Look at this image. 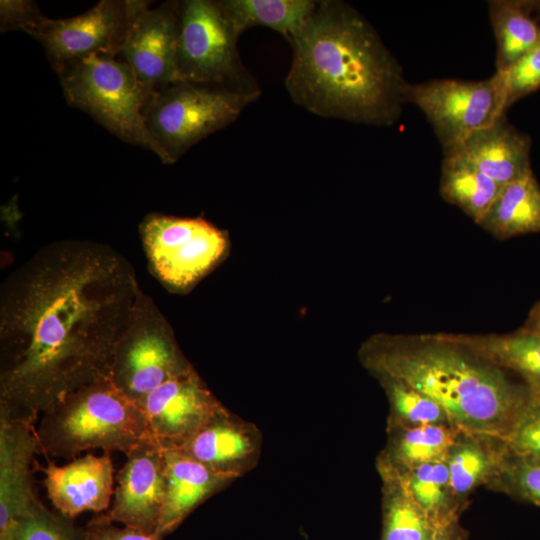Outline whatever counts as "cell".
I'll return each instance as SVG.
<instances>
[{
  "instance_id": "484cf974",
  "label": "cell",
  "mask_w": 540,
  "mask_h": 540,
  "mask_svg": "<svg viewBox=\"0 0 540 540\" xmlns=\"http://www.w3.org/2000/svg\"><path fill=\"white\" fill-rule=\"evenodd\" d=\"M234 32L262 26L287 39L313 13L315 0H219Z\"/></svg>"
},
{
  "instance_id": "6da1fadb",
  "label": "cell",
  "mask_w": 540,
  "mask_h": 540,
  "mask_svg": "<svg viewBox=\"0 0 540 540\" xmlns=\"http://www.w3.org/2000/svg\"><path fill=\"white\" fill-rule=\"evenodd\" d=\"M143 290L108 244L64 239L38 249L0 288V419L36 426L68 393L110 378Z\"/></svg>"
},
{
  "instance_id": "30bf717a",
  "label": "cell",
  "mask_w": 540,
  "mask_h": 540,
  "mask_svg": "<svg viewBox=\"0 0 540 540\" xmlns=\"http://www.w3.org/2000/svg\"><path fill=\"white\" fill-rule=\"evenodd\" d=\"M407 103L416 105L432 126L443 150L506 113L503 75L480 81L433 79L409 85Z\"/></svg>"
},
{
  "instance_id": "9c48e42d",
  "label": "cell",
  "mask_w": 540,
  "mask_h": 540,
  "mask_svg": "<svg viewBox=\"0 0 540 540\" xmlns=\"http://www.w3.org/2000/svg\"><path fill=\"white\" fill-rule=\"evenodd\" d=\"M149 267L173 291L187 290L222 258L225 233L203 218L146 215L139 226Z\"/></svg>"
},
{
  "instance_id": "5bb4252c",
  "label": "cell",
  "mask_w": 540,
  "mask_h": 540,
  "mask_svg": "<svg viewBox=\"0 0 540 540\" xmlns=\"http://www.w3.org/2000/svg\"><path fill=\"white\" fill-rule=\"evenodd\" d=\"M116 481L106 516L115 523L156 535L165 496V457L152 435L126 455Z\"/></svg>"
},
{
  "instance_id": "603a6c76",
  "label": "cell",
  "mask_w": 540,
  "mask_h": 540,
  "mask_svg": "<svg viewBox=\"0 0 540 540\" xmlns=\"http://www.w3.org/2000/svg\"><path fill=\"white\" fill-rule=\"evenodd\" d=\"M459 429L449 425L389 428L388 445L379 461V471L399 474L414 467L445 461Z\"/></svg>"
},
{
  "instance_id": "d4e9b609",
  "label": "cell",
  "mask_w": 540,
  "mask_h": 540,
  "mask_svg": "<svg viewBox=\"0 0 540 540\" xmlns=\"http://www.w3.org/2000/svg\"><path fill=\"white\" fill-rule=\"evenodd\" d=\"M443 153L440 195L478 224L502 187L482 173L457 147L444 149Z\"/></svg>"
},
{
  "instance_id": "ffe728a7",
  "label": "cell",
  "mask_w": 540,
  "mask_h": 540,
  "mask_svg": "<svg viewBox=\"0 0 540 540\" xmlns=\"http://www.w3.org/2000/svg\"><path fill=\"white\" fill-rule=\"evenodd\" d=\"M445 335L490 363L517 373L532 393L540 394L539 333L523 327L508 334Z\"/></svg>"
},
{
  "instance_id": "ba28073f",
  "label": "cell",
  "mask_w": 540,
  "mask_h": 540,
  "mask_svg": "<svg viewBox=\"0 0 540 540\" xmlns=\"http://www.w3.org/2000/svg\"><path fill=\"white\" fill-rule=\"evenodd\" d=\"M192 367L166 318L143 292L116 346L112 383L139 405L153 390Z\"/></svg>"
},
{
  "instance_id": "836d02e7",
  "label": "cell",
  "mask_w": 540,
  "mask_h": 540,
  "mask_svg": "<svg viewBox=\"0 0 540 540\" xmlns=\"http://www.w3.org/2000/svg\"><path fill=\"white\" fill-rule=\"evenodd\" d=\"M42 16L35 2L26 0H1L0 2L2 32L20 30L28 33Z\"/></svg>"
},
{
  "instance_id": "277c9868",
  "label": "cell",
  "mask_w": 540,
  "mask_h": 540,
  "mask_svg": "<svg viewBox=\"0 0 540 540\" xmlns=\"http://www.w3.org/2000/svg\"><path fill=\"white\" fill-rule=\"evenodd\" d=\"M41 453L74 459L84 451L127 455L152 435L140 406L103 378L68 393L41 414L35 429Z\"/></svg>"
},
{
  "instance_id": "7402d4cb",
  "label": "cell",
  "mask_w": 540,
  "mask_h": 540,
  "mask_svg": "<svg viewBox=\"0 0 540 540\" xmlns=\"http://www.w3.org/2000/svg\"><path fill=\"white\" fill-rule=\"evenodd\" d=\"M477 225L499 240L540 233V185L533 171L504 185Z\"/></svg>"
},
{
  "instance_id": "5b68a950",
  "label": "cell",
  "mask_w": 540,
  "mask_h": 540,
  "mask_svg": "<svg viewBox=\"0 0 540 540\" xmlns=\"http://www.w3.org/2000/svg\"><path fill=\"white\" fill-rule=\"evenodd\" d=\"M221 86L176 81L156 92L144 109L146 128L164 164L229 126L261 96Z\"/></svg>"
},
{
  "instance_id": "1f68e13d",
  "label": "cell",
  "mask_w": 540,
  "mask_h": 540,
  "mask_svg": "<svg viewBox=\"0 0 540 540\" xmlns=\"http://www.w3.org/2000/svg\"><path fill=\"white\" fill-rule=\"evenodd\" d=\"M503 75L506 108L540 89V44L515 62Z\"/></svg>"
},
{
  "instance_id": "d6a6232c",
  "label": "cell",
  "mask_w": 540,
  "mask_h": 540,
  "mask_svg": "<svg viewBox=\"0 0 540 540\" xmlns=\"http://www.w3.org/2000/svg\"><path fill=\"white\" fill-rule=\"evenodd\" d=\"M504 441L512 451L540 457V394L531 392L525 410Z\"/></svg>"
},
{
  "instance_id": "e0dca14e",
  "label": "cell",
  "mask_w": 540,
  "mask_h": 540,
  "mask_svg": "<svg viewBox=\"0 0 540 540\" xmlns=\"http://www.w3.org/2000/svg\"><path fill=\"white\" fill-rule=\"evenodd\" d=\"M178 450L235 479L252 466L258 455L259 437L252 426L224 407Z\"/></svg>"
},
{
  "instance_id": "2e32d148",
  "label": "cell",
  "mask_w": 540,
  "mask_h": 540,
  "mask_svg": "<svg viewBox=\"0 0 540 540\" xmlns=\"http://www.w3.org/2000/svg\"><path fill=\"white\" fill-rule=\"evenodd\" d=\"M47 460L40 469L48 498L58 513L73 519L83 512L99 513L109 508L114 480L110 453H89L62 466Z\"/></svg>"
},
{
  "instance_id": "3957f363",
  "label": "cell",
  "mask_w": 540,
  "mask_h": 540,
  "mask_svg": "<svg viewBox=\"0 0 540 540\" xmlns=\"http://www.w3.org/2000/svg\"><path fill=\"white\" fill-rule=\"evenodd\" d=\"M360 358L375 377L400 381L433 399L464 432L505 439L531 397L524 383L445 333L375 335Z\"/></svg>"
},
{
  "instance_id": "7a4b0ae2",
  "label": "cell",
  "mask_w": 540,
  "mask_h": 540,
  "mask_svg": "<svg viewBox=\"0 0 540 540\" xmlns=\"http://www.w3.org/2000/svg\"><path fill=\"white\" fill-rule=\"evenodd\" d=\"M286 40L292 59L284 84L296 105L356 124L392 126L400 118L410 83L376 29L352 5L318 1Z\"/></svg>"
},
{
  "instance_id": "9a60e30c",
  "label": "cell",
  "mask_w": 540,
  "mask_h": 540,
  "mask_svg": "<svg viewBox=\"0 0 540 540\" xmlns=\"http://www.w3.org/2000/svg\"><path fill=\"white\" fill-rule=\"evenodd\" d=\"M36 426L0 419V536L43 503L34 488Z\"/></svg>"
},
{
  "instance_id": "52a82bcc",
  "label": "cell",
  "mask_w": 540,
  "mask_h": 540,
  "mask_svg": "<svg viewBox=\"0 0 540 540\" xmlns=\"http://www.w3.org/2000/svg\"><path fill=\"white\" fill-rule=\"evenodd\" d=\"M238 38L219 0L181 1L178 81L261 91L242 62Z\"/></svg>"
},
{
  "instance_id": "d6986e66",
  "label": "cell",
  "mask_w": 540,
  "mask_h": 540,
  "mask_svg": "<svg viewBox=\"0 0 540 540\" xmlns=\"http://www.w3.org/2000/svg\"><path fill=\"white\" fill-rule=\"evenodd\" d=\"M165 496L156 535L175 530L202 502L232 477L216 472L178 449H164Z\"/></svg>"
},
{
  "instance_id": "44dd1931",
  "label": "cell",
  "mask_w": 540,
  "mask_h": 540,
  "mask_svg": "<svg viewBox=\"0 0 540 540\" xmlns=\"http://www.w3.org/2000/svg\"><path fill=\"white\" fill-rule=\"evenodd\" d=\"M505 450L502 438L459 431L445 463L452 491L463 505L475 488L494 478Z\"/></svg>"
},
{
  "instance_id": "8992f818",
  "label": "cell",
  "mask_w": 540,
  "mask_h": 540,
  "mask_svg": "<svg viewBox=\"0 0 540 540\" xmlns=\"http://www.w3.org/2000/svg\"><path fill=\"white\" fill-rule=\"evenodd\" d=\"M56 73L70 106L89 114L122 141L158 154L144 120L147 98L124 61L90 55Z\"/></svg>"
},
{
  "instance_id": "ac0fdd59",
  "label": "cell",
  "mask_w": 540,
  "mask_h": 540,
  "mask_svg": "<svg viewBox=\"0 0 540 540\" xmlns=\"http://www.w3.org/2000/svg\"><path fill=\"white\" fill-rule=\"evenodd\" d=\"M531 138L502 115L468 135L457 147L482 173L501 187L532 170Z\"/></svg>"
},
{
  "instance_id": "4316f807",
  "label": "cell",
  "mask_w": 540,
  "mask_h": 540,
  "mask_svg": "<svg viewBox=\"0 0 540 540\" xmlns=\"http://www.w3.org/2000/svg\"><path fill=\"white\" fill-rule=\"evenodd\" d=\"M384 475L397 477L437 528L459 520L464 505L452 491L445 461Z\"/></svg>"
},
{
  "instance_id": "f546056e",
  "label": "cell",
  "mask_w": 540,
  "mask_h": 540,
  "mask_svg": "<svg viewBox=\"0 0 540 540\" xmlns=\"http://www.w3.org/2000/svg\"><path fill=\"white\" fill-rule=\"evenodd\" d=\"M490 486L540 506V457L506 450Z\"/></svg>"
},
{
  "instance_id": "4dcf8cb0",
  "label": "cell",
  "mask_w": 540,
  "mask_h": 540,
  "mask_svg": "<svg viewBox=\"0 0 540 540\" xmlns=\"http://www.w3.org/2000/svg\"><path fill=\"white\" fill-rule=\"evenodd\" d=\"M0 540H83V528H77L72 519L42 504L15 522Z\"/></svg>"
},
{
  "instance_id": "f1b7e54d",
  "label": "cell",
  "mask_w": 540,
  "mask_h": 540,
  "mask_svg": "<svg viewBox=\"0 0 540 540\" xmlns=\"http://www.w3.org/2000/svg\"><path fill=\"white\" fill-rule=\"evenodd\" d=\"M378 380L384 387L390 404L389 428L453 426L445 410L427 395L394 379L380 377Z\"/></svg>"
},
{
  "instance_id": "74e56055",
  "label": "cell",
  "mask_w": 540,
  "mask_h": 540,
  "mask_svg": "<svg viewBox=\"0 0 540 540\" xmlns=\"http://www.w3.org/2000/svg\"><path fill=\"white\" fill-rule=\"evenodd\" d=\"M534 11L540 21V1L533 0Z\"/></svg>"
},
{
  "instance_id": "e575fe53",
  "label": "cell",
  "mask_w": 540,
  "mask_h": 540,
  "mask_svg": "<svg viewBox=\"0 0 540 540\" xmlns=\"http://www.w3.org/2000/svg\"><path fill=\"white\" fill-rule=\"evenodd\" d=\"M83 540H162V537L123 525L119 527L102 513L83 528Z\"/></svg>"
},
{
  "instance_id": "4fadbf2b",
  "label": "cell",
  "mask_w": 540,
  "mask_h": 540,
  "mask_svg": "<svg viewBox=\"0 0 540 540\" xmlns=\"http://www.w3.org/2000/svg\"><path fill=\"white\" fill-rule=\"evenodd\" d=\"M139 406L163 449L183 446L224 408L193 367L153 390Z\"/></svg>"
},
{
  "instance_id": "8d00e7d4",
  "label": "cell",
  "mask_w": 540,
  "mask_h": 540,
  "mask_svg": "<svg viewBox=\"0 0 540 540\" xmlns=\"http://www.w3.org/2000/svg\"><path fill=\"white\" fill-rule=\"evenodd\" d=\"M523 327L540 334V301L531 308Z\"/></svg>"
},
{
  "instance_id": "8fae6325",
  "label": "cell",
  "mask_w": 540,
  "mask_h": 540,
  "mask_svg": "<svg viewBox=\"0 0 540 540\" xmlns=\"http://www.w3.org/2000/svg\"><path fill=\"white\" fill-rule=\"evenodd\" d=\"M149 2L102 0L74 17L43 15L27 34L43 46L55 72L90 55L118 57L134 17Z\"/></svg>"
},
{
  "instance_id": "d590c367",
  "label": "cell",
  "mask_w": 540,
  "mask_h": 540,
  "mask_svg": "<svg viewBox=\"0 0 540 540\" xmlns=\"http://www.w3.org/2000/svg\"><path fill=\"white\" fill-rule=\"evenodd\" d=\"M468 533L459 520L437 528L429 540H467Z\"/></svg>"
},
{
  "instance_id": "7c38bea8",
  "label": "cell",
  "mask_w": 540,
  "mask_h": 540,
  "mask_svg": "<svg viewBox=\"0 0 540 540\" xmlns=\"http://www.w3.org/2000/svg\"><path fill=\"white\" fill-rule=\"evenodd\" d=\"M151 1L134 17L119 56L135 74L146 98L178 81L181 1Z\"/></svg>"
},
{
  "instance_id": "83f0119b",
  "label": "cell",
  "mask_w": 540,
  "mask_h": 540,
  "mask_svg": "<svg viewBox=\"0 0 540 540\" xmlns=\"http://www.w3.org/2000/svg\"><path fill=\"white\" fill-rule=\"evenodd\" d=\"M382 478L384 496L381 540H429L437 527L397 477L383 475Z\"/></svg>"
},
{
  "instance_id": "cb8c5ba5",
  "label": "cell",
  "mask_w": 540,
  "mask_h": 540,
  "mask_svg": "<svg viewBox=\"0 0 540 540\" xmlns=\"http://www.w3.org/2000/svg\"><path fill=\"white\" fill-rule=\"evenodd\" d=\"M488 13L497 44L496 72H506L540 44V21L533 0H489Z\"/></svg>"
}]
</instances>
